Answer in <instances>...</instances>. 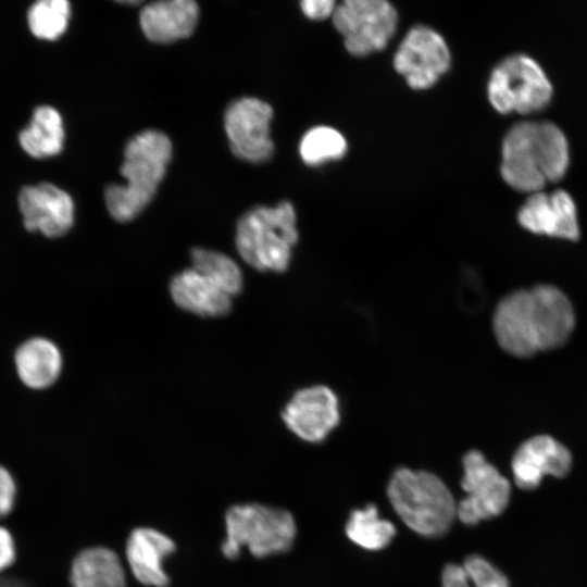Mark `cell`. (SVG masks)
Wrapping results in <instances>:
<instances>
[{"label":"cell","mask_w":587,"mask_h":587,"mask_svg":"<svg viewBox=\"0 0 587 587\" xmlns=\"http://www.w3.org/2000/svg\"><path fill=\"white\" fill-rule=\"evenodd\" d=\"M574 325L575 314L570 300L550 285L505 296L492 317L498 344L519 358L560 347L570 337Z\"/></svg>","instance_id":"6da1fadb"},{"label":"cell","mask_w":587,"mask_h":587,"mask_svg":"<svg viewBox=\"0 0 587 587\" xmlns=\"http://www.w3.org/2000/svg\"><path fill=\"white\" fill-rule=\"evenodd\" d=\"M567 163L566 138L551 122H519L503 138L501 174L515 189L539 191L547 183L562 177Z\"/></svg>","instance_id":"7a4b0ae2"},{"label":"cell","mask_w":587,"mask_h":587,"mask_svg":"<svg viewBox=\"0 0 587 587\" xmlns=\"http://www.w3.org/2000/svg\"><path fill=\"white\" fill-rule=\"evenodd\" d=\"M172 157V143L162 132L149 129L133 137L124 150V185H110L104 200L118 222L134 220L153 199Z\"/></svg>","instance_id":"3957f363"},{"label":"cell","mask_w":587,"mask_h":587,"mask_svg":"<svg viewBox=\"0 0 587 587\" xmlns=\"http://www.w3.org/2000/svg\"><path fill=\"white\" fill-rule=\"evenodd\" d=\"M387 496L402 522L423 537L445 535L457 517L453 495L432 472L397 469L389 479Z\"/></svg>","instance_id":"277c9868"},{"label":"cell","mask_w":587,"mask_h":587,"mask_svg":"<svg viewBox=\"0 0 587 587\" xmlns=\"http://www.w3.org/2000/svg\"><path fill=\"white\" fill-rule=\"evenodd\" d=\"M236 248L240 257L259 271L284 272L298 241L297 215L292 203L255 207L238 221Z\"/></svg>","instance_id":"5b68a950"},{"label":"cell","mask_w":587,"mask_h":587,"mask_svg":"<svg viewBox=\"0 0 587 587\" xmlns=\"http://www.w3.org/2000/svg\"><path fill=\"white\" fill-rule=\"evenodd\" d=\"M226 537L222 544L225 558H238L243 547L257 558L288 551L296 538L292 514L282 508L261 503H239L225 513Z\"/></svg>","instance_id":"8992f818"},{"label":"cell","mask_w":587,"mask_h":587,"mask_svg":"<svg viewBox=\"0 0 587 587\" xmlns=\"http://www.w3.org/2000/svg\"><path fill=\"white\" fill-rule=\"evenodd\" d=\"M487 91L490 103L499 112H529L549 101L552 86L534 59L515 53L492 70Z\"/></svg>","instance_id":"52a82bcc"},{"label":"cell","mask_w":587,"mask_h":587,"mask_svg":"<svg viewBox=\"0 0 587 587\" xmlns=\"http://www.w3.org/2000/svg\"><path fill=\"white\" fill-rule=\"evenodd\" d=\"M332 17L346 49L355 57L383 50L398 23L396 9L385 0H346Z\"/></svg>","instance_id":"ba28073f"},{"label":"cell","mask_w":587,"mask_h":587,"mask_svg":"<svg viewBox=\"0 0 587 587\" xmlns=\"http://www.w3.org/2000/svg\"><path fill=\"white\" fill-rule=\"evenodd\" d=\"M461 488L464 497L457 503V517L473 526L500 515L508 507L511 486L478 450L467 451L462 460Z\"/></svg>","instance_id":"9c48e42d"},{"label":"cell","mask_w":587,"mask_h":587,"mask_svg":"<svg viewBox=\"0 0 587 587\" xmlns=\"http://www.w3.org/2000/svg\"><path fill=\"white\" fill-rule=\"evenodd\" d=\"M450 62L442 36L423 25L408 32L394 58L395 70L416 90L433 87L449 70Z\"/></svg>","instance_id":"30bf717a"},{"label":"cell","mask_w":587,"mask_h":587,"mask_svg":"<svg viewBox=\"0 0 587 587\" xmlns=\"http://www.w3.org/2000/svg\"><path fill=\"white\" fill-rule=\"evenodd\" d=\"M272 118L273 109L265 101L243 97L232 102L225 111L224 126L234 154L252 163L265 162L272 158Z\"/></svg>","instance_id":"8fae6325"},{"label":"cell","mask_w":587,"mask_h":587,"mask_svg":"<svg viewBox=\"0 0 587 587\" xmlns=\"http://www.w3.org/2000/svg\"><path fill=\"white\" fill-rule=\"evenodd\" d=\"M283 420L300 439L322 442L340 421L338 398L324 385L303 388L285 407Z\"/></svg>","instance_id":"7c38bea8"},{"label":"cell","mask_w":587,"mask_h":587,"mask_svg":"<svg viewBox=\"0 0 587 587\" xmlns=\"http://www.w3.org/2000/svg\"><path fill=\"white\" fill-rule=\"evenodd\" d=\"M571 466L570 450L548 435H537L524 441L511 461L513 480L524 490L537 488L545 476L564 477Z\"/></svg>","instance_id":"4fadbf2b"},{"label":"cell","mask_w":587,"mask_h":587,"mask_svg":"<svg viewBox=\"0 0 587 587\" xmlns=\"http://www.w3.org/2000/svg\"><path fill=\"white\" fill-rule=\"evenodd\" d=\"M18 205L28 232L39 230L47 237H60L74 222L72 198L52 184L24 187L20 191Z\"/></svg>","instance_id":"5bb4252c"},{"label":"cell","mask_w":587,"mask_h":587,"mask_svg":"<svg viewBox=\"0 0 587 587\" xmlns=\"http://www.w3.org/2000/svg\"><path fill=\"white\" fill-rule=\"evenodd\" d=\"M519 222L528 230L576 240L579 236L576 207L563 189L533 192L519 211Z\"/></svg>","instance_id":"9a60e30c"},{"label":"cell","mask_w":587,"mask_h":587,"mask_svg":"<svg viewBox=\"0 0 587 587\" xmlns=\"http://www.w3.org/2000/svg\"><path fill=\"white\" fill-rule=\"evenodd\" d=\"M176 550L174 540L151 527H137L127 538L125 554L136 579L151 587H167L170 577L163 561Z\"/></svg>","instance_id":"2e32d148"},{"label":"cell","mask_w":587,"mask_h":587,"mask_svg":"<svg viewBox=\"0 0 587 587\" xmlns=\"http://www.w3.org/2000/svg\"><path fill=\"white\" fill-rule=\"evenodd\" d=\"M199 16L192 0L155 1L145 5L139 14L145 36L153 42L168 43L188 37Z\"/></svg>","instance_id":"e0dca14e"},{"label":"cell","mask_w":587,"mask_h":587,"mask_svg":"<svg viewBox=\"0 0 587 587\" xmlns=\"http://www.w3.org/2000/svg\"><path fill=\"white\" fill-rule=\"evenodd\" d=\"M170 291L179 308L201 316H221L232 307V297L193 267L175 275Z\"/></svg>","instance_id":"ac0fdd59"},{"label":"cell","mask_w":587,"mask_h":587,"mask_svg":"<svg viewBox=\"0 0 587 587\" xmlns=\"http://www.w3.org/2000/svg\"><path fill=\"white\" fill-rule=\"evenodd\" d=\"M15 367L22 383L33 389H45L59 377L62 355L49 339L35 337L23 342L16 350Z\"/></svg>","instance_id":"d6986e66"},{"label":"cell","mask_w":587,"mask_h":587,"mask_svg":"<svg viewBox=\"0 0 587 587\" xmlns=\"http://www.w3.org/2000/svg\"><path fill=\"white\" fill-rule=\"evenodd\" d=\"M72 587H127L120 557L107 547H89L76 554L70 571Z\"/></svg>","instance_id":"ffe728a7"},{"label":"cell","mask_w":587,"mask_h":587,"mask_svg":"<svg viewBox=\"0 0 587 587\" xmlns=\"http://www.w3.org/2000/svg\"><path fill=\"white\" fill-rule=\"evenodd\" d=\"M22 148L34 158L58 154L64 142V128L60 113L48 105L38 107L28 127L20 133Z\"/></svg>","instance_id":"44dd1931"},{"label":"cell","mask_w":587,"mask_h":587,"mask_svg":"<svg viewBox=\"0 0 587 587\" xmlns=\"http://www.w3.org/2000/svg\"><path fill=\"white\" fill-rule=\"evenodd\" d=\"M345 529L353 544L370 551L386 548L396 535L395 525L382 517L374 504L353 510Z\"/></svg>","instance_id":"7402d4cb"},{"label":"cell","mask_w":587,"mask_h":587,"mask_svg":"<svg viewBox=\"0 0 587 587\" xmlns=\"http://www.w3.org/2000/svg\"><path fill=\"white\" fill-rule=\"evenodd\" d=\"M191 260L195 270L230 297L240 291L242 274L237 263L228 255L205 248H195L191 251Z\"/></svg>","instance_id":"603a6c76"},{"label":"cell","mask_w":587,"mask_h":587,"mask_svg":"<svg viewBox=\"0 0 587 587\" xmlns=\"http://www.w3.org/2000/svg\"><path fill=\"white\" fill-rule=\"evenodd\" d=\"M347 151V141L341 133L329 126H316L301 138L299 153L310 166L341 159Z\"/></svg>","instance_id":"cb8c5ba5"},{"label":"cell","mask_w":587,"mask_h":587,"mask_svg":"<svg viewBox=\"0 0 587 587\" xmlns=\"http://www.w3.org/2000/svg\"><path fill=\"white\" fill-rule=\"evenodd\" d=\"M70 14L65 0L38 1L28 11L29 28L38 38L54 40L65 32Z\"/></svg>","instance_id":"d4e9b609"},{"label":"cell","mask_w":587,"mask_h":587,"mask_svg":"<svg viewBox=\"0 0 587 587\" xmlns=\"http://www.w3.org/2000/svg\"><path fill=\"white\" fill-rule=\"evenodd\" d=\"M462 565L474 587H510L508 577L483 555L471 554Z\"/></svg>","instance_id":"484cf974"},{"label":"cell","mask_w":587,"mask_h":587,"mask_svg":"<svg viewBox=\"0 0 587 587\" xmlns=\"http://www.w3.org/2000/svg\"><path fill=\"white\" fill-rule=\"evenodd\" d=\"M16 486L11 473L0 465V517L7 515L14 505Z\"/></svg>","instance_id":"4316f807"},{"label":"cell","mask_w":587,"mask_h":587,"mask_svg":"<svg viewBox=\"0 0 587 587\" xmlns=\"http://www.w3.org/2000/svg\"><path fill=\"white\" fill-rule=\"evenodd\" d=\"M336 3L333 0H304L300 2L303 14L311 20L320 21L333 16Z\"/></svg>","instance_id":"83f0119b"},{"label":"cell","mask_w":587,"mask_h":587,"mask_svg":"<svg viewBox=\"0 0 587 587\" xmlns=\"http://www.w3.org/2000/svg\"><path fill=\"white\" fill-rule=\"evenodd\" d=\"M442 587H474L462 564L449 563L441 573Z\"/></svg>","instance_id":"f1b7e54d"},{"label":"cell","mask_w":587,"mask_h":587,"mask_svg":"<svg viewBox=\"0 0 587 587\" xmlns=\"http://www.w3.org/2000/svg\"><path fill=\"white\" fill-rule=\"evenodd\" d=\"M15 559V545L12 534L0 526V572L9 567Z\"/></svg>","instance_id":"f546056e"}]
</instances>
